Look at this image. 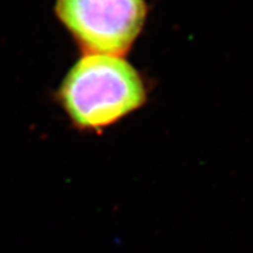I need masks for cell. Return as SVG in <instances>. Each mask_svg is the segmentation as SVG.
<instances>
[{
    "label": "cell",
    "mask_w": 253,
    "mask_h": 253,
    "mask_svg": "<svg viewBox=\"0 0 253 253\" xmlns=\"http://www.w3.org/2000/svg\"><path fill=\"white\" fill-rule=\"evenodd\" d=\"M56 13L83 54L123 57L146 20L145 0H56Z\"/></svg>",
    "instance_id": "2"
},
{
    "label": "cell",
    "mask_w": 253,
    "mask_h": 253,
    "mask_svg": "<svg viewBox=\"0 0 253 253\" xmlns=\"http://www.w3.org/2000/svg\"><path fill=\"white\" fill-rule=\"evenodd\" d=\"M56 98L77 129L100 132L146 103V82L123 57L83 54L63 78Z\"/></svg>",
    "instance_id": "1"
}]
</instances>
